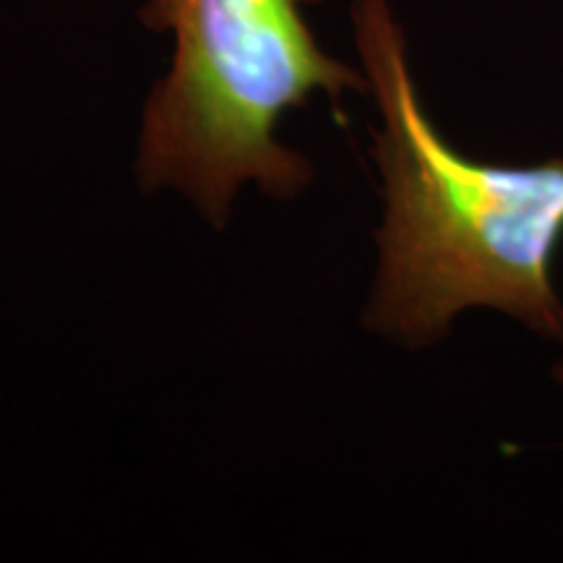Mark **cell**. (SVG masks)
<instances>
[{
	"label": "cell",
	"mask_w": 563,
	"mask_h": 563,
	"mask_svg": "<svg viewBox=\"0 0 563 563\" xmlns=\"http://www.w3.org/2000/svg\"><path fill=\"white\" fill-rule=\"evenodd\" d=\"M355 45L382 129L384 222L365 327L405 347L441 342L467 308L501 311L563 342L551 279L563 241V157L483 165L449 146L422 110L389 0H352Z\"/></svg>",
	"instance_id": "cell-1"
},
{
	"label": "cell",
	"mask_w": 563,
	"mask_h": 563,
	"mask_svg": "<svg viewBox=\"0 0 563 563\" xmlns=\"http://www.w3.org/2000/svg\"><path fill=\"white\" fill-rule=\"evenodd\" d=\"M306 3L146 0L141 16L170 32L175 51L141 118L136 180L144 191L175 188L222 230L249 183L277 201L311 186V162L277 139L282 118L319 91L336 102L368 81L321 51L302 16Z\"/></svg>",
	"instance_id": "cell-2"
},
{
	"label": "cell",
	"mask_w": 563,
	"mask_h": 563,
	"mask_svg": "<svg viewBox=\"0 0 563 563\" xmlns=\"http://www.w3.org/2000/svg\"><path fill=\"white\" fill-rule=\"evenodd\" d=\"M553 378H555V382H559V384L563 386V357H561L559 363L553 365Z\"/></svg>",
	"instance_id": "cell-3"
}]
</instances>
